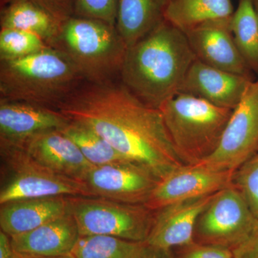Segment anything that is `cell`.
Masks as SVG:
<instances>
[{"instance_id": "6da1fadb", "label": "cell", "mask_w": 258, "mask_h": 258, "mask_svg": "<svg viewBox=\"0 0 258 258\" xmlns=\"http://www.w3.org/2000/svg\"><path fill=\"white\" fill-rule=\"evenodd\" d=\"M70 120L93 129L128 160L161 179L184 165L159 108L144 103L119 79L84 82L57 107Z\"/></svg>"}, {"instance_id": "7a4b0ae2", "label": "cell", "mask_w": 258, "mask_h": 258, "mask_svg": "<svg viewBox=\"0 0 258 258\" xmlns=\"http://www.w3.org/2000/svg\"><path fill=\"white\" fill-rule=\"evenodd\" d=\"M196 59L184 32L164 20L127 47L119 79L144 103L159 109L179 94Z\"/></svg>"}, {"instance_id": "3957f363", "label": "cell", "mask_w": 258, "mask_h": 258, "mask_svg": "<svg viewBox=\"0 0 258 258\" xmlns=\"http://www.w3.org/2000/svg\"><path fill=\"white\" fill-rule=\"evenodd\" d=\"M86 82L60 52L48 47L17 60L0 61V98L57 107Z\"/></svg>"}, {"instance_id": "277c9868", "label": "cell", "mask_w": 258, "mask_h": 258, "mask_svg": "<svg viewBox=\"0 0 258 258\" xmlns=\"http://www.w3.org/2000/svg\"><path fill=\"white\" fill-rule=\"evenodd\" d=\"M49 46L63 54L89 83L119 79L127 49L114 25L75 15L64 20Z\"/></svg>"}, {"instance_id": "5b68a950", "label": "cell", "mask_w": 258, "mask_h": 258, "mask_svg": "<svg viewBox=\"0 0 258 258\" xmlns=\"http://www.w3.org/2000/svg\"><path fill=\"white\" fill-rule=\"evenodd\" d=\"M159 109L176 152L186 165L198 164L216 151L232 112L183 93Z\"/></svg>"}, {"instance_id": "8992f818", "label": "cell", "mask_w": 258, "mask_h": 258, "mask_svg": "<svg viewBox=\"0 0 258 258\" xmlns=\"http://www.w3.org/2000/svg\"><path fill=\"white\" fill-rule=\"evenodd\" d=\"M0 205L23 199L94 197L84 181L61 175L39 164L18 144L0 142Z\"/></svg>"}, {"instance_id": "52a82bcc", "label": "cell", "mask_w": 258, "mask_h": 258, "mask_svg": "<svg viewBox=\"0 0 258 258\" xmlns=\"http://www.w3.org/2000/svg\"><path fill=\"white\" fill-rule=\"evenodd\" d=\"M68 212L81 236H113L146 242L155 211L144 205L120 203L99 197H67Z\"/></svg>"}, {"instance_id": "ba28073f", "label": "cell", "mask_w": 258, "mask_h": 258, "mask_svg": "<svg viewBox=\"0 0 258 258\" xmlns=\"http://www.w3.org/2000/svg\"><path fill=\"white\" fill-rule=\"evenodd\" d=\"M257 223L240 191L232 184L215 193L199 217L195 242L233 250L250 237Z\"/></svg>"}, {"instance_id": "9c48e42d", "label": "cell", "mask_w": 258, "mask_h": 258, "mask_svg": "<svg viewBox=\"0 0 258 258\" xmlns=\"http://www.w3.org/2000/svg\"><path fill=\"white\" fill-rule=\"evenodd\" d=\"M257 152L258 78L232 110L216 151L198 164L218 170L236 171Z\"/></svg>"}, {"instance_id": "30bf717a", "label": "cell", "mask_w": 258, "mask_h": 258, "mask_svg": "<svg viewBox=\"0 0 258 258\" xmlns=\"http://www.w3.org/2000/svg\"><path fill=\"white\" fill-rule=\"evenodd\" d=\"M159 180L144 166L124 161L93 166L85 183L94 197L145 205Z\"/></svg>"}, {"instance_id": "8fae6325", "label": "cell", "mask_w": 258, "mask_h": 258, "mask_svg": "<svg viewBox=\"0 0 258 258\" xmlns=\"http://www.w3.org/2000/svg\"><path fill=\"white\" fill-rule=\"evenodd\" d=\"M235 171L184 164L159 180L145 205L156 211L170 204L213 195L232 184Z\"/></svg>"}, {"instance_id": "7c38bea8", "label": "cell", "mask_w": 258, "mask_h": 258, "mask_svg": "<svg viewBox=\"0 0 258 258\" xmlns=\"http://www.w3.org/2000/svg\"><path fill=\"white\" fill-rule=\"evenodd\" d=\"M231 18L217 19L184 32L197 59L217 69L254 79L236 45Z\"/></svg>"}, {"instance_id": "4fadbf2b", "label": "cell", "mask_w": 258, "mask_h": 258, "mask_svg": "<svg viewBox=\"0 0 258 258\" xmlns=\"http://www.w3.org/2000/svg\"><path fill=\"white\" fill-rule=\"evenodd\" d=\"M213 195L170 204L156 210L154 223L146 244L172 249L195 242L199 217L213 198Z\"/></svg>"}, {"instance_id": "5bb4252c", "label": "cell", "mask_w": 258, "mask_h": 258, "mask_svg": "<svg viewBox=\"0 0 258 258\" xmlns=\"http://www.w3.org/2000/svg\"><path fill=\"white\" fill-rule=\"evenodd\" d=\"M254 79L217 69L196 59L190 66L180 93L203 98L233 110Z\"/></svg>"}, {"instance_id": "9a60e30c", "label": "cell", "mask_w": 258, "mask_h": 258, "mask_svg": "<svg viewBox=\"0 0 258 258\" xmlns=\"http://www.w3.org/2000/svg\"><path fill=\"white\" fill-rule=\"evenodd\" d=\"M70 121L55 108L0 98V142L20 145L37 134L62 130Z\"/></svg>"}, {"instance_id": "2e32d148", "label": "cell", "mask_w": 258, "mask_h": 258, "mask_svg": "<svg viewBox=\"0 0 258 258\" xmlns=\"http://www.w3.org/2000/svg\"><path fill=\"white\" fill-rule=\"evenodd\" d=\"M20 145L34 160L47 169L84 182L94 166L61 130L37 134Z\"/></svg>"}, {"instance_id": "e0dca14e", "label": "cell", "mask_w": 258, "mask_h": 258, "mask_svg": "<svg viewBox=\"0 0 258 258\" xmlns=\"http://www.w3.org/2000/svg\"><path fill=\"white\" fill-rule=\"evenodd\" d=\"M80 237L76 220L69 212L34 230L10 236L13 249L23 257H52L72 254Z\"/></svg>"}, {"instance_id": "ac0fdd59", "label": "cell", "mask_w": 258, "mask_h": 258, "mask_svg": "<svg viewBox=\"0 0 258 258\" xmlns=\"http://www.w3.org/2000/svg\"><path fill=\"white\" fill-rule=\"evenodd\" d=\"M67 213V197L15 200L1 205L0 227L9 236L20 235Z\"/></svg>"}, {"instance_id": "d6986e66", "label": "cell", "mask_w": 258, "mask_h": 258, "mask_svg": "<svg viewBox=\"0 0 258 258\" xmlns=\"http://www.w3.org/2000/svg\"><path fill=\"white\" fill-rule=\"evenodd\" d=\"M169 0H118L116 27L128 47L164 20Z\"/></svg>"}, {"instance_id": "ffe728a7", "label": "cell", "mask_w": 258, "mask_h": 258, "mask_svg": "<svg viewBox=\"0 0 258 258\" xmlns=\"http://www.w3.org/2000/svg\"><path fill=\"white\" fill-rule=\"evenodd\" d=\"M2 10L1 28L35 34L50 45L63 22L32 0H7Z\"/></svg>"}, {"instance_id": "44dd1931", "label": "cell", "mask_w": 258, "mask_h": 258, "mask_svg": "<svg viewBox=\"0 0 258 258\" xmlns=\"http://www.w3.org/2000/svg\"><path fill=\"white\" fill-rule=\"evenodd\" d=\"M231 0H169L164 20L183 32L233 15Z\"/></svg>"}, {"instance_id": "7402d4cb", "label": "cell", "mask_w": 258, "mask_h": 258, "mask_svg": "<svg viewBox=\"0 0 258 258\" xmlns=\"http://www.w3.org/2000/svg\"><path fill=\"white\" fill-rule=\"evenodd\" d=\"M231 30L244 62L258 76V18L252 0H239Z\"/></svg>"}, {"instance_id": "603a6c76", "label": "cell", "mask_w": 258, "mask_h": 258, "mask_svg": "<svg viewBox=\"0 0 258 258\" xmlns=\"http://www.w3.org/2000/svg\"><path fill=\"white\" fill-rule=\"evenodd\" d=\"M145 244L110 235L81 236L72 254L76 258H140Z\"/></svg>"}, {"instance_id": "cb8c5ba5", "label": "cell", "mask_w": 258, "mask_h": 258, "mask_svg": "<svg viewBox=\"0 0 258 258\" xmlns=\"http://www.w3.org/2000/svg\"><path fill=\"white\" fill-rule=\"evenodd\" d=\"M61 131L76 144L83 155L93 166L130 161L106 139L83 123L71 120Z\"/></svg>"}, {"instance_id": "d4e9b609", "label": "cell", "mask_w": 258, "mask_h": 258, "mask_svg": "<svg viewBox=\"0 0 258 258\" xmlns=\"http://www.w3.org/2000/svg\"><path fill=\"white\" fill-rule=\"evenodd\" d=\"M50 47L38 35L18 29L1 28L0 61L17 60Z\"/></svg>"}, {"instance_id": "484cf974", "label": "cell", "mask_w": 258, "mask_h": 258, "mask_svg": "<svg viewBox=\"0 0 258 258\" xmlns=\"http://www.w3.org/2000/svg\"><path fill=\"white\" fill-rule=\"evenodd\" d=\"M232 184L258 220V152L235 171Z\"/></svg>"}, {"instance_id": "4316f807", "label": "cell", "mask_w": 258, "mask_h": 258, "mask_svg": "<svg viewBox=\"0 0 258 258\" xmlns=\"http://www.w3.org/2000/svg\"><path fill=\"white\" fill-rule=\"evenodd\" d=\"M118 4V0H75L74 15L115 26Z\"/></svg>"}, {"instance_id": "83f0119b", "label": "cell", "mask_w": 258, "mask_h": 258, "mask_svg": "<svg viewBox=\"0 0 258 258\" xmlns=\"http://www.w3.org/2000/svg\"><path fill=\"white\" fill-rule=\"evenodd\" d=\"M179 248L177 258H234L232 249L214 244L194 242Z\"/></svg>"}, {"instance_id": "f1b7e54d", "label": "cell", "mask_w": 258, "mask_h": 258, "mask_svg": "<svg viewBox=\"0 0 258 258\" xmlns=\"http://www.w3.org/2000/svg\"><path fill=\"white\" fill-rule=\"evenodd\" d=\"M60 21L64 22L74 15L75 0H32Z\"/></svg>"}, {"instance_id": "f546056e", "label": "cell", "mask_w": 258, "mask_h": 258, "mask_svg": "<svg viewBox=\"0 0 258 258\" xmlns=\"http://www.w3.org/2000/svg\"><path fill=\"white\" fill-rule=\"evenodd\" d=\"M232 252L234 258H258V223L250 237Z\"/></svg>"}, {"instance_id": "4dcf8cb0", "label": "cell", "mask_w": 258, "mask_h": 258, "mask_svg": "<svg viewBox=\"0 0 258 258\" xmlns=\"http://www.w3.org/2000/svg\"><path fill=\"white\" fill-rule=\"evenodd\" d=\"M140 258H175L172 249L160 248L145 244Z\"/></svg>"}, {"instance_id": "1f68e13d", "label": "cell", "mask_w": 258, "mask_h": 258, "mask_svg": "<svg viewBox=\"0 0 258 258\" xmlns=\"http://www.w3.org/2000/svg\"><path fill=\"white\" fill-rule=\"evenodd\" d=\"M0 258H20L12 246L10 236L0 231Z\"/></svg>"}, {"instance_id": "d6a6232c", "label": "cell", "mask_w": 258, "mask_h": 258, "mask_svg": "<svg viewBox=\"0 0 258 258\" xmlns=\"http://www.w3.org/2000/svg\"><path fill=\"white\" fill-rule=\"evenodd\" d=\"M20 258H76L73 254H66V255L52 256V257H23L20 255Z\"/></svg>"}, {"instance_id": "836d02e7", "label": "cell", "mask_w": 258, "mask_h": 258, "mask_svg": "<svg viewBox=\"0 0 258 258\" xmlns=\"http://www.w3.org/2000/svg\"><path fill=\"white\" fill-rule=\"evenodd\" d=\"M252 5H253L254 11H255L256 15H257L258 18V0H252Z\"/></svg>"}, {"instance_id": "e575fe53", "label": "cell", "mask_w": 258, "mask_h": 258, "mask_svg": "<svg viewBox=\"0 0 258 258\" xmlns=\"http://www.w3.org/2000/svg\"><path fill=\"white\" fill-rule=\"evenodd\" d=\"M7 0H3V2H4V3H5V2H6Z\"/></svg>"}]
</instances>
